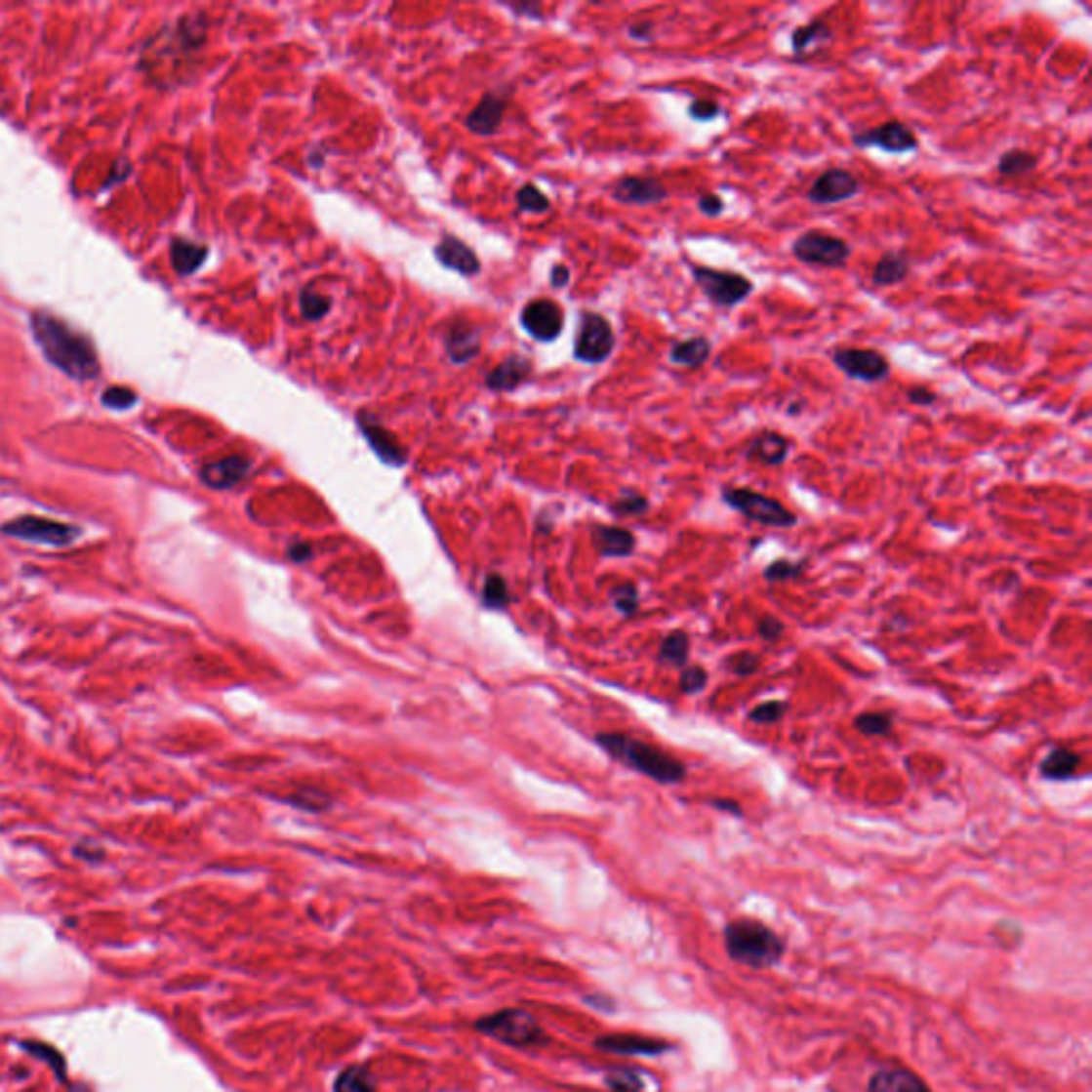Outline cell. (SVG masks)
Wrapping results in <instances>:
<instances>
[{"label":"cell","mask_w":1092,"mask_h":1092,"mask_svg":"<svg viewBox=\"0 0 1092 1092\" xmlns=\"http://www.w3.org/2000/svg\"><path fill=\"white\" fill-rule=\"evenodd\" d=\"M32 336L50 363H54L64 374L77 378V381H88V378H95L99 374L97 352L92 348V344L66 323H62L61 318L48 312H34Z\"/></svg>","instance_id":"6da1fadb"},{"label":"cell","mask_w":1092,"mask_h":1092,"mask_svg":"<svg viewBox=\"0 0 1092 1092\" xmlns=\"http://www.w3.org/2000/svg\"><path fill=\"white\" fill-rule=\"evenodd\" d=\"M852 143L860 149L875 147L892 156L911 154L919 147V140L911 126H907L901 120H888L879 126H872V129L858 131L852 137Z\"/></svg>","instance_id":"8fae6325"},{"label":"cell","mask_w":1092,"mask_h":1092,"mask_svg":"<svg viewBox=\"0 0 1092 1092\" xmlns=\"http://www.w3.org/2000/svg\"><path fill=\"white\" fill-rule=\"evenodd\" d=\"M689 651H692V642L683 629H674L668 636L662 640L658 658L662 664L672 666V668H685L689 660Z\"/></svg>","instance_id":"4dcf8cb0"},{"label":"cell","mask_w":1092,"mask_h":1092,"mask_svg":"<svg viewBox=\"0 0 1092 1092\" xmlns=\"http://www.w3.org/2000/svg\"><path fill=\"white\" fill-rule=\"evenodd\" d=\"M911 271L910 257L905 252H886L875 263V267L870 271V282L877 289H888L907 280V275Z\"/></svg>","instance_id":"d4e9b609"},{"label":"cell","mask_w":1092,"mask_h":1092,"mask_svg":"<svg viewBox=\"0 0 1092 1092\" xmlns=\"http://www.w3.org/2000/svg\"><path fill=\"white\" fill-rule=\"evenodd\" d=\"M595 743L621 764H626L631 770H636V773L658 781L662 786L681 784L687 775V768L676 760V757L662 751L660 747L638 741L634 737H627V734L602 732L595 737Z\"/></svg>","instance_id":"7a4b0ae2"},{"label":"cell","mask_w":1092,"mask_h":1092,"mask_svg":"<svg viewBox=\"0 0 1092 1092\" xmlns=\"http://www.w3.org/2000/svg\"><path fill=\"white\" fill-rule=\"evenodd\" d=\"M760 666H762L760 655H755L751 651L732 653V655H728L726 660H723V668H726L730 674H737V676H751V674L760 670Z\"/></svg>","instance_id":"74e56055"},{"label":"cell","mask_w":1092,"mask_h":1092,"mask_svg":"<svg viewBox=\"0 0 1092 1092\" xmlns=\"http://www.w3.org/2000/svg\"><path fill=\"white\" fill-rule=\"evenodd\" d=\"M521 325L538 342H553L563 331V309L550 299H536L521 312Z\"/></svg>","instance_id":"5bb4252c"},{"label":"cell","mask_w":1092,"mask_h":1092,"mask_svg":"<svg viewBox=\"0 0 1092 1092\" xmlns=\"http://www.w3.org/2000/svg\"><path fill=\"white\" fill-rule=\"evenodd\" d=\"M728 956L751 969H768L784 958L786 944L773 928L757 919H734L723 930Z\"/></svg>","instance_id":"3957f363"},{"label":"cell","mask_w":1092,"mask_h":1092,"mask_svg":"<svg viewBox=\"0 0 1092 1092\" xmlns=\"http://www.w3.org/2000/svg\"><path fill=\"white\" fill-rule=\"evenodd\" d=\"M333 1092H376V1077L370 1069L361 1065H352L338 1075Z\"/></svg>","instance_id":"1f68e13d"},{"label":"cell","mask_w":1092,"mask_h":1092,"mask_svg":"<svg viewBox=\"0 0 1092 1092\" xmlns=\"http://www.w3.org/2000/svg\"><path fill=\"white\" fill-rule=\"evenodd\" d=\"M791 440L788 435L773 431V429H764L757 435H753L751 442L747 444V457L753 459V462H760L764 465H784L788 462V457L791 453Z\"/></svg>","instance_id":"e0dca14e"},{"label":"cell","mask_w":1092,"mask_h":1092,"mask_svg":"<svg viewBox=\"0 0 1092 1092\" xmlns=\"http://www.w3.org/2000/svg\"><path fill=\"white\" fill-rule=\"evenodd\" d=\"M707 685H708V672L703 668V666H685L681 670L679 687L683 694L696 696L700 692H705Z\"/></svg>","instance_id":"7bdbcfd3"},{"label":"cell","mask_w":1092,"mask_h":1092,"mask_svg":"<svg viewBox=\"0 0 1092 1092\" xmlns=\"http://www.w3.org/2000/svg\"><path fill=\"white\" fill-rule=\"evenodd\" d=\"M68 1092H90V1088L84 1084H71L68 1086Z\"/></svg>","instance_id":"6f0895ef"},{"label":"cell","mask_w":1092,"mask_h":1092,"mask_svg":"<svg viewBox=\"0 0 1092 1092\" xmlns=\"http://www.w3.org/2000/svg\"><path fill=\"white\" fill-rule=\"evenodd\" d=\"M595 1045L604 1052L611 1054H624V1056H660L664 1052L672 1050L670 1043L649 1037H638V1034H608L600 1037Z\"/></svg>","instance_id":"ffe728a7"},{"label":"cell","mask_w":1092,"mask_h":1092,"mask_svg":"<svg viewBox=\"0 0 1092 1092\" xmlns=\"http://www.w3.org/2000/svg\"><path fill=\"white\" fill-rule=\"evenodd\" d=\"M137 395L133 393L131 388H120V386H111L107 388V393L102 395V404L111 410H129L131 406H135Z\"/></svg>","instance_id":"7dc6e473"},{"label":"cell","mask_w":1092,"mask_h":1092,"mask_svg":"<svg viewBox=\"0 0 1092 1092\" xmlns=\"http://www.w3.org/2000/svg\"><path fill=\"white\" fill-rule=\"evenodd\" d=\"M207 255H210L207 246L194 244V241L176 239L174 244H171V263H174V269L180 275H190L197 271L205 263Z\"/></svg>","instance_id":"83f0119b"},{"label":"cell","mask_w":1092,"mask_h":1092,"mask_svg":"<svg viewBox=\"0 0 1092 1092\" xmlns=\"http://www.w3.org/2000/svg\"><path fill=\"white\" fill-rule=\"evenodd\" d=\"M710 807H715L717 811H723V813L737 815V818H743V809H741V804L737 800L717 798V800H710Z\"/></svg>","instance_id":"f5cc1de1"},{"label":"cell","mask_w":1092,"mask_h":1092,"mask_svg":"<svg viewBox=\"0 0 1092 1092\" xmlns=\"http://www.w3.org/2000/svg\"><path fill=\"white\" fill-rule=\"evenodd\" d=\"M606 1082L615 1092H640L645 1088L638 1072H631V1069H615L606 1075Z\"/></svg>","instance_id":"ee69618b"},{"label":"cell","mask_w":1092,"mask_h":1092,"mask_svg":"<svg viewBox=\"0 0 1092 1092\" xmlns=\"http://www.w3.org/2000/svg\"><path fill=\"white\" fill-rule=\"evenodd\" d=\"M804 561H791V559H777L764 568V579L768 583H786L791 579H798L804 572Z\"/></svg>","instance_id":"f35d334b"},{"label":"cell","mask_w":1092,"mask_h":1092,"mask_svg":"<svg viewBox=\"0 0 1092 1092\" xmlns=\"http://www.w3.org/2000/svg\"><path fill=\"white\" fill-rule=\"evenodd\" d=\"M570 282V269L566 265H557L550 271V284L555 286V289H563V286H568Z\"/></svg>","instance_id":"11a10c76"},{"label":"cell","mask_w":1092,"mask_h":1092,"mask_svg":"<svg viewBox=\"0 0 1092 1092\" xmlns=\"http://www.w3.org/2000/svg\"><path fill=\"white\" fill-rule=\"evenodd\" d=\"M786 712H788V703H784V700H766V703L755 705L749 710V719L753 723H760V726H770V723H777L784 719Z\"/></svg>","instance_id":"ab89813d"},{"label":"cell","mask_w":1092,"mask_h":1092,"mask_svg":"<svg viewBox=\"0 0 1092 1092\" xmlns=\"http://www.w3.org/2000/svg\"><path fill=\"white\" fill-rule=\"evenodd\" d=\"M284 802L293 804V807H297V809L309 811V813H323L333 804L331 796L325 794V791L316 789V788H302L299 791H295L293 796H286Z\"/></svg>","instance_id":"836d02e7"},{"label":"cell","mask_w":1092,"mask_h":1092,"mask_svg":"<svg viewBox=\"0 0 1092 1092\" xmlns=\"http://www.w3.org/2000/svg\"><path fill=\"white\" fill-rule=\"evenodd\" d=\"M613 199L624 205H658L668 199V188L651 176H624L613 183Z\"/></svg>","instance_id":"9a60e30c"},{"label":"cell","mask_w":1092,"mask_h":1092,"mask_svg":"<svg viewBox=\"0 0 1092 1092\" xmlns=\"http://www.w3.org/2000/svg\"><path fill=\"white\" fill-rule=\"evenodd\" d=\"M800 412H802V401H791V404L788 406L789 417H798Z\"/></svg>","instance_id":"9f6ffc18"},{"label":"cell","mask_w":1092,"mask_h":1092,"mask_svg":"<svg viewBox=\"0 0 1092 1092\" xmlns=\"http://www.w3.org/2000/svg\"><path fill=\"white\" fill-rule=\"evenodd\" d=\"M867 1092H930L928 1086L910 1069H881L870 1075Z\"/></svg>","instance_id":"603a6c76"},{"label":"cell","mask_w":1092,"mask_h":1092,"mask_svg":"<svg viewBox=\"0 0 1092 1092\" xmlns=\"http://www.w3.org/2000/svg\"><path fill=\"white\" fill-rule=\"evenodd\" d=\"M892 715L890 712H881V710H867V712H860V715L854 719V728L865 734V737H888L892 732Z\"/></svg>","instance_id":"d6a6232c"},{"label":"cell","mask_w":1092,"mask_h":1092,"mask_svg":"<svg viewBox=\"0 0 1092 1092\" xmlns=\"http://www.w3.org/2000/svg\"><path fill=\"white\" fill-rule=\"evenodd\" d=\"M832 363L836 370H841L847 378L858 383H883L890 378L892 365L886 354H881L875 348H856L845 346L832 350Z\"/></svg>","instance_id":"30bf717a"},{"label":"cell","mask_w":1092,"mask_h":1092,"mask_svg":"<svg viewBox=\"0 0 1092 1092\" xmlns=\"http://www.w3.org/2000/svg\"><path fill=\"white\" fill-rule=\"evenodd\" d=\"M826 41H832V28L824 20H811L809 24L798 26L789 37L791 52L796 56H807L815 45H822Z\"/></svg>","instance_id":"f1b7e54d"},{"label":"cell","mask_w":1092,"mask_h":1092,"mask_svg":"<svg viewBox=\"0 0 1092 1092\" xmlns=\"http://www.w3.org/2000/svg\"><path fill=\"white\" fill-rule=\"evenodd\" d=\"M356 425H359L363 438L367 440V444H370V448L378 455V459H381L383 464L393 465V467L406 465V462H408L406 448L399 444V440L384 427V425L378 423V419L374 417L372 412L361 410L359 414H356Z\"/></svg>","instance_id":"4fadbf2b"},{"label":"cell","mask_w":1092,"mask_h":1092,"mask_svg":"<svg viewBox=\"0 0 1092 1092\" xmlns=\"http://www.w3.org/2000/svg\"><path fill=\"white\" fill-rule=\"evenodd\" d=\"M252 469V462L244 455H231V457H224V459H218V462L207 464L201 469V480L205 482L207 487L212 489H231L235 485H239L241 480H244Z\"/></svg>","instance_id":"2e32d148"},{"label":"cell","mask_w":1092,"mask_h":1092,"mask_svg":"<svg viewBox=\"0 0 1092 1092\" xmlns=\"http://www.w3.org/2000/svg\"><path fill=\"white\" fill-rule=\"evenodd\" d=\"M593 538L604 557H627L636 548V538L626 527L600 525L595 527Z\"/></svg>","instance_id":"484cf974"},{"label":"cell","mask_w":1092,"mask_h":1092,"mask_svg":"<svg viewBox=\"0 0 1092 1092\" xmlns=\"http://www.w3.org/2000/svg\"><path fill=\"white\" fill-rule=\"evenodd\" d=\"M905 395H907V401H910V404H913V406H922V408H930V406H933L935 401H937V393H935V390H933V388H928V386H922V384L907 388V393H905Z\"/></svg>","instance_id":"f907efd6"},{"label":"cell","mask_w":1092,"mask_h":1092,"mask_svg":"<svg viewBox=\"0 0 1092 1092\" xmlns=\"http://www.w3.org/2000/svg\"><path fill=\"white\" fill-rule=\"evenodd\" d=\"M312 555H314L312 546L305 545V543H295L293 546H289V557H291L293 561L303 563V561H307V559H312Z\"/></svg>","instance_id":"db71d44e"},{"label":"cell","mask_w":1092,"mask_h":1092,"mask_svg":"<svg viewBox=\"0 0 1092 1092\" xmlns=\"http://www.w3.org/2000/svg\"><path fill=\"white\" fill-rule=\"evenodd\" d=\"M611 597H613L615 608L621 615H626V617L636 615L638 606H640V595H638V589L634 587V585H631V583L619 585V587L613 589Z\"/></svg>","instance_id":"b9f144b4"},{"label":"cell","mask_w":1092,"mask_h":1092,"mask_svg":"<svg viewBox=\"0 0 1092 1092\" xmlns=\"http://www.w3.org/2000/svg\"><path fill=\"white\" fill-rule=\"evenodd\" d=\"M1039 167V156L1029 152V149H1007L1001 154L996 163V171L1005 178H1022L1032 174Z\"/></svg>","instance_id":"f546056e"},{"label":"cell","mask_w":1092,"mask_h":1092,"mask_svg":"<svg viewBox=\"0 0 1092 1092\" xmlns=\"http://www.w3.org/2000/svg\"><path fill=\"white\" fill-rule=\"evenodd\" d=\"M532 374V361L527 356L512 354L487 374L485 383L491 390H514Z\"/></svg>","instance_id":"7402d4cb"},{"label":"cell","mask_w":1092,"mask_h":1092,"mask_svg":"<svg viewBox=\"0 0 1092 1092\" xmlns=\"http://www.w3.org/2000/svg\"><path fill=\"white\" fill-rule=\"evenodd\" d=\"M510 602V593H508V585L500 577V574H489L487 581H485V587H482V604L489 611H504L506 606Z\"/></svg>","instance_id":"d590c367"},{"label":"cell","mask_w":1092,"mask_h":1092,"mask_svg":"<svg viewBox=\"0 0 1092 1092\" xmlns=\"http://www.w3.org/2000/svg\"><path fill=\"white\" fill-rule=\"evenodd\" d=\"M1079 766H1082V755L1067 747H1056L1041 760L1039 775L1045 781H1069L1073 779Z\"/></svg>","instance_id":"4316f807"},{"label":"cell","mask_w":1092,"mask_h":1092,"mask_svg":"<svg viewBox=\"0 0 1092 1092\" xmlns=\"http://www.w3.org/2000/svg\"><path fill=\"white\" fill-rule=\"evenodd\" d=\"M698 210L707 218H719L726 212V201H723L717 192H705L698 197Z\"/></svg>","instance_id":"681fc988"},{"label":"cell","mask_w":1092,"mask_h":1092,"mask_svg":"<svg viewBox=\"0 0 1092 1092\" xmlns=\"http://www.w3.org/2000/svg\"><path fill=\"white\" fill-rule=\"evenodd\" d=\"M299 309H302V316L309 320V323H318V320H323L331 312V297L305 289L302 291V297H299Z\"/></svg>","instance_id":"e575fe53"},{"label":"cell","mask_w":1092,"mask_h":1092,"mask_svg":"<svg viewBox=\"0 0 1092 1092\" xmlns=\"http://www.w3.org/2000/svg\"><path fill=\"white\" fill-rule=\"evenodd\" d=\"M504 111H506V97L498 95V92H487V95L480 99L478 105L469 111V116L465 118V126L474 135L489 137L500 131Z\"/></svg>","instance_id":"d6986e66"},{"label":"cell","mask_w":1092,"mask_h":1092,"mask_svg":"<svg viewBox=\"0 0 1092 1092\" xmlns=\"http://www.w3.org/2000/svg\"><path fill=\"white\" fill-rule=\"evenodd\" d=\"M721 500L723 504H728L732 510L741 512L745 519H749L753 523H760V525H768V527H779V530H786V527H794L796 525V514L791 512L789 508H786L784 504L775 498H768L764 493H757L753 489H745V487H723L721 489Z\"/></svg>","instance_id":"5b68a950"},{"label":"cell","mask_w":1092,"mask_h":1092,"mask_svg":"<svg viewBox=\"0 0 1092 1092\" xmlns=\"http://www.w3.org/2000/svg\"><path fill=\"white\" fill-rule=\"evenodd\" d=\"M433 255L438 259L440 265L462 275H476L482 267L476 252L467 244H464L462 239L453 235H446L440 244L433 248Z\"/></svg>","instance_id":"ac0fdd59"},{"label":"cell","mask_w":1092,"mask_h":1092,"mask_svg":"<svg viewBox=\"0 0 1092 1092\" xmlns=\"http://www.w3.org/2000/svg\"><path fill=\"white\" fill-rule=\"evenodd\" d=\"M21 1048L37 1056V1059H41V1061L48 1063V1065L54 1069V1072H56V1075H59L61 1079H64V1072H66V1069H64L62 1056H61L59 1052H56L54 1048H50V1045H43V1043H37V1041H34V1043H32V1041H24V1043H21Z\"/></svg>","instance_id":"f6af8a7d"},{"label":"cell","mask_w":1092,"mask_h":1092,"mask_svg":"<svg viewBox=\"0 0 1092 1092\" xmlns=\"http://www.w3.org/2000/svg\"><path fill=\"white\" fill-rule=\"evenodd\" d=\"M0 532L11 538L26 540V543H37L48 546H66L82 536V530H79L77 525L62 523L56 519H45V516H30V514L5 523Z\"/></svg>","instance_id":"ba28073f"},{"label":"cell","mask_w":1092,"mask_h":1092,"mask_svg":"<svg viewBox=\"0 0 1092 1092\" xmlns=\"http://www.w3.org/2000/svg\"><path fill=\"white\" fill-rule=\"evenodd\" d=\"M791 255L804 265L838 269L852 257V246L843 237L813 228V231H804L794 239Z\"/></svg>","instance_id":"8992f818"},{"label":"cell","mask_w":1092,"mask_h":1092,"mask_svg":"<svg viewBox=\"0 0 1092 1092\" xmlns=\"http://www.w3.org/2000/svg\"><path fill=\"white\" fill-rule=\"evenodd\" d=\"M694 284L708 302L723 309H732L753 295V282L741 271L715 269L707 265H692Z\"/></svg>","instance_id":"277c9868"},{"label":"cell","mask_w":1092,"mask_h":1092,"mask_svg":"<svg viewBox=\"0 0 1092 1092\" xmlns=\"http://www.w3.org/2000/svg\"><path fill=\"white\" fill-rule=\"evenodd\" d=\"M721 105L710 99H694L687 107V116L694 122H712L721 116Z\"/></svg>","instance_id":"bcb514c9"},{"label":"cell","mask_w":1092,"mask_h":1092,"mask_svg":"<svg viewBox=\"0 0 1092 1092\" xmlns=\"http://www.w3.org/2000/svg\"><path fill=\"white\" fill-rule=\"evenodd\" d=\"M615 331L608 320L597 312H585L574 344V359L581 363H604L615 350Z\"/></svg>","instance_id":"9c48e42d"},{"label":"cell","mask_w":1092,"mask_h":1092,"mask_svg":"<svg viewBox=\"0 0 1092 1092\" xmlns=\"http://www.w3.org/2000/svg\"><path fill=\"white\" fill-rule=\"evenodd\" d=\"M649 510V500L640 496L638 491H624L621 498L613 504V512L617 516H640Z\"/></svg>","instance_id":"60d3db41"},{"label":"cell","mask_w":1092,"mask_h":1092,"mask_svg":"<svg viewBox=\"0 0 1092 1092\" xmlns=\"http://www.w3.org/2000/svg\"><path fill=\"white\" fill-rule=\"evenodd\" d=\"M653 32H655V24H653V21H647V20L634 21V24L627 26V37L634 39V41H640V43L653 41L655 39Z\"/></svg>","instance_id":"816d5d0a"},{"label":"cell","mask_w":1092,"mask_h":1092,"mask_svg":"<svg viewBox=\"0 0 1092 1092\" xmlns=\"http://www.w3.org/2000/svg\"><path fill=\"white\" fill-rule=\"evenodd\" d=\"M476 1029L493 1039L508 1045H519V1048L521 1045L523 1048L525 1045H536L543 1039V1029H540L536 1018L521 1009L498 1011V1014L478 1020Z\"/></svg>","instance_id":"52a82bcc"},{"label":"cell","mask_w":1092,"mask_h":1092,"mask_svg":"<svg viewBox=\"0 0 1092 1092\" xmlns=\"http://www.w3.org/2000/svg\"><path fill=\"white\" fill-rule=\"evenodd\" d=\"M860 190H862V183L858 176H854L849 169L832 167V169H826L824 174H820L813 180V183L807 190V199L813 205H822V207L838 205L854 199L856 194H860Z\"/></svg>","instance_id":"7c38bea8"},{"label":"cell","mask_w":1092,"mask_h":1092,"mask_svg":"<svg viewBox=\"0 0 1092 1092\" xmlns=\"http://www.w3.org/2000/svg\"><path fill=\"white\" fill-rule=\"evenodd\" d=\"M786 626L781 624V619L773 617V615H764L757 621V634L762 636V640L766 642H777L781 636H784Z\"/></svg>","instance_id":"c3c4849f"},{"label":"cell","mask_w":1092,"mask_h":1092,"mask_svg":"<svg viewBox=\"0 0 1092 1092\" xmlns=\"http://www.w3.org/2000/svg\"><path fill=\"white\" fill-rule=\"evenodd\" d=\"M516 205H519V210L527 214H545L550 210L548 197L538 186H534V183H525V186L516 192Z\"/></svg>","instance_id":"8d00e7d4"},{"label":"cell","mask_w":1092,"mask_h":1092,"mask_svg":"<svg viewBox=\"0 0 1092 1092\" xmlns=\"http://www.w3.org/2000/svg\"><path fill=\"white\" fill-rule=\"evenodd\" d=\"M710 354H712L710 340L705 336H694V338L672 342V346L668 350V361L672 365L685 367V370H700V367L707 365Z\"/></svg>","instance_id":"cb8c5ba5"},{"label":"cell","mask_w":1092,"mask_h":1092,"mask_svg":"<svg viewBox=\"0 0 1092 1092\" xmlns=\"http://www.w3.org/2000/svg\"><path fill=\"white\" fill-rule=\"evenodd\" d=\"M444 346L448 359L457 365L474 361L480 352V329L467 323H457L448 329Z\"/></svg>","instance_id":"44dd1931"}]
</instances>
